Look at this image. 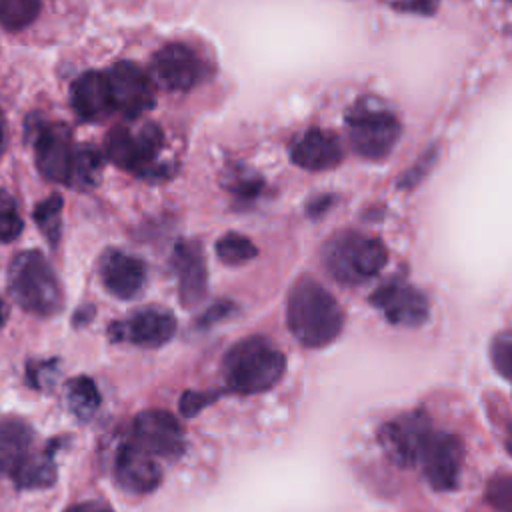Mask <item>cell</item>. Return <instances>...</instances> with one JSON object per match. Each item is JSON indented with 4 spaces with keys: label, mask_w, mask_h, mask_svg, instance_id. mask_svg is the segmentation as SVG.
I'll return each mask as SVG.
<instances>
[{
    "label": "cell",
    "mask_w": 512,
    "mask_h": 512,
    "mask_svg": "<svg viewBox=\"0 0 512 512\" xmlns=\"http://www.w3.org/2000/svg\"><path fill=\"white\" fill-rule=\"evenodd\" d=\"M100 278L112 296L128 300L142 290L146 280V266L132 254L108 250L100 260Z\"/></svg>",
    "instance_id": "cell-17"
},
{
    "label": "cell",
    "mask_w": 512,
    "mask_h": 512,
    "mask_svg": "<svg viewBox=\"0 0 512 512\" xmlns=\"http://www.w3.org/2000/svg\"><path fill=\"white\" fill-rule=\"evenodd\" d=\"M34 432L28 422L14 416L0 418V476L10 474L32 452Z\"/></svg>",
    "instance_id": "cell-20"
},
{
    "label": "cell",
    "mask_w": 512,
    "mask_h": 512,
    "mask_svg": "<svg viewBox=\"0 0 512 512\" xmlns=\"http://www.w3.org/2000/svg\"><path fill=\"white\" fill-rule=\"evenodd\" d=\"M352 150L366 160L386 158L400 138V122L394 114L358 104L346 118Z\"/></svg>",
    "instance_id": "cell-5"
},
{
    "label": "cell",
    "mask_w": 512,
    "mask_h": 512,
    "mask_svg": "<svg viewBox=\"0 0 512 512\" xmlns=\"http://www.w3.org/2000/svg\"><path fill=\"white\" fill-rule=\"evenodd\" d=\"M128 442L152 458L172 460L184 450V432L170 412L146 410L134 418Z\"/></svg>",
    "instance_id": "cell-8"
},
{
    "label": "cell",
    "mask_w": 512,
    "mask_h": 512,
    "mask_svg": "<svg viewBox=\"0 0 512 512\" xmlns=\"http://www.w3.org/2000/svg\"><path fill=\"white\" fill-rule=\"evenodd\" d=\"M72 134L66 124H46L34 138V156L40 174L58 184H68L74 162Z\"/></svg>",
    "instance_id": "cell-12"
},
{
    "label": "cell",
    "mask_w": 512,
    "mask_h": 512,
    "mask_svg": "<svg viewBox=\"0 0 512 512\" xmlns=\"http://www.w3.org/2000/svg\"><path fill=\"white\" fill-rule=\"evenodd\" d=\"M436 158H438V148H436V146H434V148H428V150L420 156V160L398 180V186H400V188H412V186H416V184L430 172V168L434 166Z\"/></svg>",
    "instance_id": "cell-30"
},
{
    "label": "cell",
    "mask_w": 512,
    "mask_h": 512,
    "mask_svg": "<svg viewBox=\"0 0 512 512\" xmlns=\"http://www.w3.org/2000/svg\"><path fill=\"white\" fill-rule=\"evenodd\" d=\"M430 430L428 418L420 412H412L386 422L378 432V440L398 466H414L418 464L420 450Z\"/></svg>",
    "instance_id": "cell-11"
},
{
    "label": "cell",
    "mask_w": 512,
    "mask_h": 512,
    "mask_svg": "<svg viewBox=\"0 0 512 512\" xmlns=\"http://www.w3.org/2000/svg\"><path fill=\"white\" fill-rule=\"evenodd\" d=\"M112 108L126 118H138L154 106V84L134 62H116L108 72Z\"/></svg>",
    "instance_id": "cell-9"
},
{
    "label": "cell",
    "mask_w": 512,
    "mask_h": 512,
    "mask_svg": "<svg viewBox=\"0 0 512 512\" xmlns=\"http://www.w3.org/2000/svg\"><path fill=\"white\" fill-rule=\"evenodd\" d=\"M100 166H102V158L94 148H80L74 152V162H72V174H70V182L68 186H92L98 180L100 174Z\"/></svg>",
    "instance_id": "cell-25"
},
{
    "label": "cell",
    "mask_w": 512,
    "mask_h": 512,
    "mask_svg": "<svg viewBox=\"0 0 512 512\" xmlns=\"http://www.w3.org/2000/svg\"><path fill=\"white\" fill-rule=\"evenodd\" d=\"M22 232V218L14 200L0 190V242H12Z\"/></svg>",
    "instance_id": "cell-27"
},
{
    "label": "cell",
    "mask_w": 512,
    "mask_h": 512,
    "mask_svg": "<svg viewBox=\"0 0 512 512\" xmlns=\"http://www.w3.org/2000/svg\"><path fill=\"white\" fill-rule=\"evenodd\" d=\"M486 498L498 512H512V478L508 474L492 478Z\"/></svg>",
    "instance_id": "cell-29"
},
{
    "label": "cell",
    "mask_w": 512,
    "mask_h": 512,
    "mask_svg": "<svg viewBox=\"0 0 512 512\" xmlns=\"http://www.w3.org/2000/svg\"><path fill=\"white\" fill-rule=\"evenodd\" d=\"M176 332V318L162 308H144L126 320L110 326V338L116 342H130L142 348H158L166 344Z\"/></svg>",
    "instance_id": "cell-13"
},
{
    "label": "cell",
    "mask_w": 512,
    "mask_h": 512,
    "mask_svg": "<svg viewBox=\"0 0 512 512\" xmlns=\"http://www.w3.org/2000/svg\"><path fill=\"white\" fill-rule=\"evenodd\" d=\"M174 272L178 276V296L182 306H198L208 292V274L202 250L196 242H180L172 254Z\"/></svg>",
    "instance_id": "cell-16"
},
{
    "label": "cell",
    "mask_w": 512,
    "mask_h": 512,
    "mask_svg": "<svg viewBox=\"0 0 512 512\" xmlns=\"http://www.w3.org/2000/svg\"><path fill=\"white\" fill-rule=\"evenodd\" d=\"M64 512H114V510L110 506H106L104 502L88 500V502H78V504L66 508Z\"/></svg>",
    "instance_id": "cell-33"
},
{
    "label": "cell",
    "mask_w": 512,
    "mask_h": 512,
    "mask_svg": "<svg viewBox=\"0 0 512 512\" xmlns=\"http://www.w3.org/2000/svg\"><path fill=\"white\" fill-rule=\"evenodd\" d=\"M34 222L44 234V238L56 246L62 230V198L58 194H50L34 208Z\"/></svg>",
    "instance_id": "cell-23"
},
{
    "label": "cell",
    "mask_w": 512,
    "mask_h": 512,
    "mask_svg": "<svg viewBox=\"0 0 512 512\" xmlns=\"http://www.w3.org/2000/svg\"><path fill=\"white\" fill-rule=\"evenodd\" d=\"M156 80L166 90L184 92L194 88L204 76V64L186 44H166L152 60Z\"/></svg>",
    "instance_id": "cell-14"
},
{
    "label": "cell",
    "mask_w": 512,
    "mask_h": 512,
    "mask_svg": "<svg viewBox=\"0 0 512 512\" xmlns=\"http://www.w3.org/2000/svg\"><path fill=\"white\" fill-rule=\"evenodd\" d=\"M284 370V354L262 336H250L236 342L222 360L226 390L242 396L274 388Z\"/></svg>",
    "instance_id": "cell-2"
},
{
    "label": "cell",
    "mask_w": 512,
    "mask_h": 512,
    "mask_svg": "<svg viewBox=\"0 0 512 512\" xmlns=\"http://www.w3.org/2000/svg\"><path fill=\"white\" fill-rule=\"evenodd\" d=\"M4 146V118H2V112H0V150Z\"/></svg>",
    "instance_id": "cell-34"
},
{
    "label": "cell",
    "mask_w": 512,
    "mask_h": 512,
    "mask_svg": "<svg viewBox=\"0 0 512 512\" xmlns=\"http://www.w3.org/2000/svg\"><path fill=\"white\" fill-rule=\"evenodd\" d=\"M114 478L118 486L130 494H148L160 484L162 470L156 458L124 442L114 458Z\"/></svg>",
    "instance_id": "cell-15"
},
{
    "label": "cell",
    "mask_w": 512,
    "mask_h": 512,
    "mask_svg": "<svg viewBox=\"0 0 512 512\" xmlns=\"http://www.w3.org/2000/svg\"><path fill=\"white\" fill-rule=\"evenodd\" d=\"M66 398L70 410L78 420H90L100 406V392L96 384L86 376H78L68 382Z\"/></svg>",
    "instance_id": "cell-22"
},
{
    "label": "cell",
    "mask_w": 512,
    "mask_h": 512,
    "mask_svg": "<svg viewBox=\"0 0 512 512\" xmlns=\"http://www.w3.org/2000/svg\"><path fill=\"white\" fill-rule=\"evenodd\" d=\"M462 462L464 446L460 438L456 434L432 428L418 456L426 482L440 492L454 490L460 480Z\"/></svg>",
    "instance_id": "cell-6"
},
{
    "label": "cell",
    "mask_w": 512,
    "mask_h": 512,
    "mask_svg": "<svg viewBox=\"0 0 512 512\" xmlns=\"http://www.w3.org/2000/svg\"><path fill=\"white\" fill-rule=\"evenodd\" d=\"M292 162L304 170H330L342 162V146L338 138L320 128L304 132L290 150Z\"/></svg>",
    "instance_id": "cell-18"
},
{
    "label": "cell",
    "mask_w": 512,
    "mask_h": 512,
    "mask_svg": "<svg viewBox=\"0 0 512 512\" xmlns=\"http://www.w3.org/2000/svg\"><path fill=\"white\" fill-rule=\"evenodd\" d=\"M490 358L494 368L502 378H510V364H512V336L508 330L500 332L490 346Z\"/></svg>",
    "instance_id": "cell-28"
},
{
    "label": "cell",
    "mask_w": 512,
    "mask_h": 512,
    "mask_svg": "<svg viewBox=\"0 0 512 512\" xmlns=\"http://www.w3.org/2000/svg\"><path fill=\"white\" fill-rule=\"evenodd\" d=\"M54 444L46 446L42 452H30L20 466L12 472L14 484L20 490L48 488L56 482V462H54Z\"/></svg>",
    "instance_id": "cell-21"
},
{
    "label": "cell",
    "mask_w": 512,
    "mask_h": 512,
    "mask_svg": "<svg viewBox=\"0 0 512 512\" xmlns=\"http://www.w3.org/2000/svg\"><path fill=\"white\" fill-rule=\"evenodd\" d=\"M70 98L74 112L86 122L104 120L114 110L106 74L96 70L84 72L74 80Z\"/></svg>",
    "instance_id": "cell-19"
},
{
    "label": "cell",
    "mask_w": 512,
    "mask_h": 512,
    "mask_svg": "<svg viewBox=\"0 0 512 512\" xmlns=\"http://www.w3.org/2000/svg\"><path fill=\"white\" fill-rule=\"evenodd\" d=\"M162 146V130L154 124H144L136 132L118 126L108 134L106 154L122 170L146 174Z\"/></svg>",
    "instance_id": "cell-7"
},
{
    "label": "cell",
    "mask_w": 512,
    "mask_h": 512,
    "mask_svg": "<svg viewBox=\"0 0 512 512\" xmlns=\"http://www.w3.org/2000/svg\"><path fill=\"white\" fill-rule=\"evenodd\" d=\"M322 262L336 282L358 286L382 272L388 262V250L378 238L342 230L324 244Z\"/></svg>",
    "instance_id": "cell-3"
},
{
    "label": "cell",
    "mask_w": 512,
    "mask_h": 512,
    "mask_svg": "<svg viewBox=\"0 0 512 512\" xmlns=\"http://www.w3.org/2000/svg\"><path fill=\"white\" fill-rule=\"evenodd\" d=\"M210 398H214L212 394L204 392V394H198V392H186L182 396V402H180V410L188 416H194L200 408H204L208 402H212Z\"/></svg>",
    "instance_id": "cell-31"
},
{
    "label": "cell",
    "mask_w": 512,
    "mask_h": 512,
    "mask_svg": "<svg viewBox=\"0 0 512 512\" xmlns=\"http://www.w3.org/2000/svg\"><path fill=\"white\" fill-rule=\"evenodd\" d=\"M370 304L376 306L390 324L408 328L424 324L430 310L426 296L404 280H388L378 286L370 296Z\"/></svg>",
    "instance_id": "cell-10"
},
{
    "label": "cell",
    "mask_w": 512,
    "mask_h": 512,
    "mask_svg": "<svg viewBox=\"0 0 512 512\" xmlns=\"http://www.w3.org/2000/svg\"><path fill=\"white\" fill-rule=\"evenodd\" d=\"M436 0H402L396 2L398 10H408V12H416V14H430L434 12Z\"/></svg>",
    "instance_id": "cell-32"
},
{
    "label": "cell",
    "mask_w": 512,
    "mask_h": 512,
    "mask_svg": "<svg viewBox=\"0 0 512 512\" xmlns=\"http://www.w3.org/2000/svg\"><path fill=\"white\" fill-rule=\"evenodd\" d=\"M8 286L16 304L30 314L52 316L62 308L64 294L60 282L38 250H26L12 260Z\"/></svg>",
    "instance_id": "cell-4"
},
{
    "label": "cell",
    "mask_w": 512,
    "mask_h": 512,
    "mask_svg": "<svg viewBox=\"0 0 512 512\" xmlns=\"http://www.w3.org/2000/svg\"><path fill=\"white\" fill-rule=\"evenodd\" d=\"M40 0H0V26L4 30H22L36 20Z\"/></svg>",
    "instance_id": "cell-24"
},
{
    "label": "cell",
    "mask_w": 512,
    "mask_h": 512,
    "mask_svg": "<svg viewBox=\"0 0 512 512\" xmlns=\"http://www.w3.org/2000/svg\"><path fill=\"white\" fill-rule=\"evenodd\" d=\"M256 254L258 248L242 234L228 232L216 240V256L226 264H242L252 260Z\"/></svg>",
    "instance_id": "cell-26"
},
{
    "label": "cell",
    "mask_w": 512,
    "mask_h": 512,
    "mask_svg": "<svg viewBox=\"0 0 512 512\" xmlns=\"http://www.w3.org/2000/svg\"><path fill=\"white\" fill-rule=\"evenodd\" d=\"M4 320H6V308H4V302L0 300V328H2Z\"/></svg>",
    "instance_id": "cell-35"
},
{
    "label": "cell",
    "mask_w": 512,
    "mask_h": 512,
    "mask_svg": "<svg viewBox=\"0 0 512 512\" xmlns=\"http://www.w3.org/2000/svg\"><path fill=\"white\" fill-rule=\"evenodd\" d=\"M286 324L302 346L322 348L340 336L344 312L320 282L300 276L286 296Z\"/></svg>",
    "instance_id": "cell-1"
}]
</instances>
